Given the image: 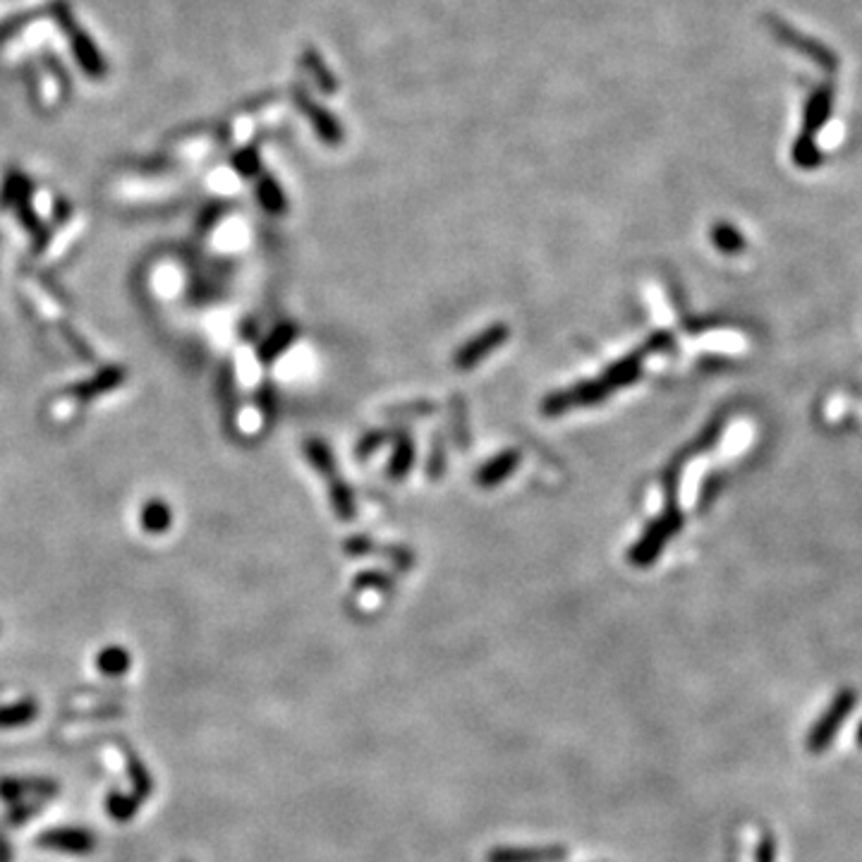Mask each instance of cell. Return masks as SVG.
<instances>
[{
  "label": "cell",
  "instance_id": "cell-1",
  "mask_svg": "<svg viewBox=\"0 0 862 862\" xmlns=\"http://www.w3.org/2000/svg\"><path fill=\"white\" fill-rule=\"evenodd\" d=\"M764 24H767V29L774 34V39L779 41L781 46L791 48V51L798 53V56L807 58L810 63H815L819 70L829 72V75H836V72H839V65H841L839 56H836L827 44L817 41L815 36L803 34L800 29H795L793 24H788L786 20H781V17L776 15L764 17Z\"/></svg>",
  "mask_w": 862,
  "mask_h": 862
},
{
  "label": "cell",
  "instance_id": "cell-2",
  "mask_svg": "<svg viewBox=\"0 0 862 862\" xmlns=\"http://www.w3.org/2000/svg\"><path fill=\"white\" fill-rule=\"evenodd\" d=\"M855 707V692L853 690H841L834 697V702L829 704V709L817 719V724L812 726L810 736H807V750L812 755H819L831 745V740L836 738L843 721L848 719Z\"/></svg>",
  "mask_w": 862,
  "mask_h": 862
},
{
  "label": "cell",
  "instance_id": "cell-3",
  "mask_svg": "<svg viewBox=\"0 0 862 862\" xmlns=\"http://www.w3.org/2000/svg\"><path fill=\"white\" fill-rule=\"evenodd\" d=\"M36 846L44 851L65 855H89L96 848V836L82 827L48 829L36 839Z\"/></svg>",
  "mask_w": 862,
  "mask_h": 862
},
{
  "label": "cell",
  "instance_id": "cell-4",
  "mask_svg": "<svg viewBox=\"0 0 862 862\" xmlns=\"http://www.w3.org/2000/svg\"><path fill=\"white\" fill-rule=\"evenodd\" d=\"M58 793V786L48 779H32V776H8L0 779V798L5 803H22L29 795H39V800L51 798Z\"/></svg>",
  "mask_w": 862,
  "mask_h": 862
},
{
  "label": "cell",
  "instance_id": "cell-5",
  "mask_svg": "<svg viewBox=\"0 0 862 862\" xmlns=\"http://www.w3.org/2000/svg\"><path fill=\"white\" fill-rule=\"evenodd\" d=\"M834 111V87L831 84H822L810 94V99L805 103V127L803 135H815L817 130H822L829 123V115Z\"/></svg>",
  "mask_w": 862,
  "mask_h": 862
},
{
  "label": "cell",
  "instance_id": "cell-6",
  "mask_svg": "<svg viewBox=\"0 0 862 862\" xmlns=\"http://www.w3.org/2000/svg\"><path fill=\"white\" fill-rule=\"evenodd\" d=\"M566 851H561V848H530V851H511V848H501V851H494L489 855V862H551V860H561Z\"/></svg>",
  "mask_w": 862,
  "mask_h": 862
},
{
  "label": "cell",
  "instance_id": "cell-7",
  "mask_svg": "<svg viewBox=\"0 0 862 862\" xmlns=\"http://www.w3.org/2000/svg\"><path fill=\"white\" fill-rule=\"evenodd\" d=\"M130 664H132V657L125 647L108 645L96 654V666H99V671L108 678L123 676V673H127V669H130Z\"/></svg>",
  "mask_w": 862,
  "mask_h": 862
},
{
  "label": "cell",
  "instance_id": "cell-8",
  "mask_svg": "<svg viewBox=\"0 0 862 862\" xmlns=\"http://www.w3.org/2000/svg\"><path fill=\"white\" fill-rule=\"evenodd\" d=\"M39 716V704L34 700H20L0 707V728H20L32 724Z\"/></svg>",
  "mask_w": 862,
  "mask_h": 862
},
{
  "label": "cell",
  "instance_id": "cell-9",
  "mask_svg": "<svg viewBox=\"0 0 862 862\" xmlns=\"http://www.w3.org/2000/svg\"><path fill=\"white\" fill-rule=\"evenodd\" d=\"M106 812L115 819V822H130V819L139 812V798L137 795H125L115 791L106 798Z\"/></svg>",
  "mask_w": 862,
  "mask_h": 862
},
{
  "label": "cell",
  "instance_id": "cell-10",
  "mask_svg": "<svg viewBox=\"0 0 862 862\" xmlns=\"http://www.w3.org/2000/svg\"><path fill=\"white\" fill-rule=\"evenodd\" d=\"M142 527L151 534L168 530V527H171V511H168L166 503L149 501L147 506L142 508Z\"/></svg>",
  "mask_w": 862,
  "mask_h": 862
},
{
  "label": "cell",
  "instance_id": "cell-11",
  "mask_svg": "<svg viewBox=\"0 0 862 862\" xmlns=\"http://www.w3.org/2000/svg\"><path fill=\"white\" fill-rule=\"evenodd\" d=\"M72 36H75V39H72V46H75V53H77V58H80L82 68L91 72V75H101L103 63H101L99 51H96V48L89 44V39L80 32V29H77V32H72Z\"/></svg>",
  "mask_w": 862,
  "mask_h": 862
},
{
  "label": "cell",
  "instance_id": "cell-12",
  "mask_svg": "<svg viewBox=\"0 0 862 862\" xmlns=\"http://www.w3.org/2000/svg\"><path fill=\"white\" fill-rule=\"evenodd\" d=\"M127 772H130V779H132V783H135V791H137L139 800L154 793V781H151V774L147 772V767L139 762V757H132L130 752H127Z\"/></svg>",
  "mask_w": 862,
  "mask_h": 862
},
{
  "label": "cell",
  "instance_id": "cell-13",
  "mask_svg": "<svg viewBox=\"0 0 862 862\" xmlns=\"http://www.w3.org/2000/svg\"><path fill=\"white\" fill-rule=\"evenodd\" d=\"M118 384H120L118 369H106V372H103L99 379H91L87 386L75 388V393H80V396H84V398H91L94 393H103V391H108V388H113Z\"/></svg>",
  "mask_w": 862,
  "mask_h": 862
},
{
  "label": "cell",
  "instance_id": "cell-14",
  "mask_svg": "<svg viewBox=\"0 0 862 862\" xmlns=\"http://www.w3.org/2000/svg\"><path fill=\"white\" fill-rule=\"evenodd\" d=\"M36 812H39V805L36 803H27V800H22V803H12L8 805V822L12 827H22V824L32 815H36Z\"/></svg>",
  "mask_w": 862,
  "mask_h": 862
},
{
  "label": "cell",
  "instance_id": "cell-15",
  "mask_svg": "<svg viewBox=\"0 0 862 862\" xmlns=\"http://www.w3.org/2000/svg\"><path fill=\"white\" fill-rule=\"evenodd\" d=\"M774 858H776V841L767 831V834L762 836L760 848H757V862H774Z\"/></svg>",
  "mask_w": 862,
  "mask_h": 862
},
{
  "label": "cell",
  "instance_id": "cell-16",
  "mask_svg": "<svg viewBox=\"0 0 862 862\" xmlns=\"http://www.w3.org/2000/svg\"><path fill=\"white\" fill-rule=\"evenodd\" d=\"M0 862H12V846L3 829H0Z\"/></svg>",
  "mask_w": 862,
  "mask_h": 862
},
{
  "label": "cell",
  "instance_id": "cell-17",
  "mask_svg": "<svg viewBox=\"0 0 862 862\" xmlns=\"http://www.w3.org/2000/svg\"><path fill=\"white\" fill-rule=\"evenodd\" d=\"M858 740L862 743V726H860V733H858Z\"/></svg>",
  "mask_w": 862,
  "mask_h": 862
}]
</instances>
